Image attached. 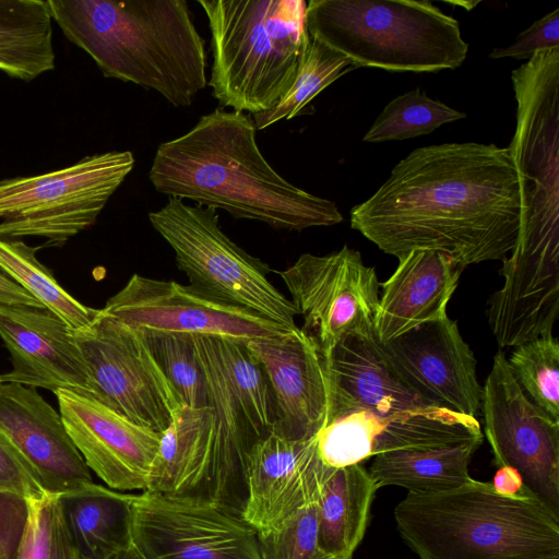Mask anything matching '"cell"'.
I'll return each mask as SVG.
<instances>
[{
    "label": "cell",
    "mask_w": 559,
    "mask_h": 559,
    "mask_svg": "<svg viewBox=\"0 0 559 559\" xmlns=\"http://www.w3.org/2000/svg\"><path fill=\"white\" fill-rule=\"evenodd\" d=\"M0 305L46 309L24 288L0 272Z\"/></svg>",
    "instance_id": "obj_39"
},
{
    "label": "cell",
    "mask_w": 559,
    "mask_h": 559,
    "mask_svg": "<svg viewBox=\"0 0 559 559\" xmlns=\"http://www.w3.org/2000/svg\"><path fill=\"white\" fill-rule=\"evenodd\" d=\"M29 514L16 559H80L58 495L28 501Z\"/></svg>",
    "instance_id": "obj_34"
},
{
    "label": "cell",
    "mask_w": 559,
    "mask_h": 559,
    "mask_svg": "<svg viewBox=\"0 0 559 559\" xmlns=\"http://www.w3.org/2000/svg\"><path fill=\"white\" fill-rule=\"evenodd\" d=\"M72 334L86 367L90 396L162 433L183 405L143 335L102 310Z\"/></svg>",
    "instance_id": "obj_9"
},
{
    "label": "cell",
    "mask_w": 559,
    "mask_h": 559,
    "mask_svg": "<svg viewBox=\"0 0 559 559\" xmlns=\"http://www.w3.org/2000/svg\"><path fill=\"white\" fill-rule=\"evenodd\" d=\"M394 520L419 559H559V519L538 500L501 495L488 481L408 492Z\"/></svg>",
    "instance_id": "obj_4"
},
{
    "label": "cell",
    "mask_w": 559,
    "mask_h": 559,
    "mask_svg": "<svg viewBox=\"0 0 559 559\" xmlns=\"http://www.w3.org/2000/svg\"><path fill=\"white\" fill-rule=\"evenodd\" d=\"M466 115L419 88L393 98L377 117L362 140L369 143L401 141L428 134Z\"/></svg>",
    "instance_id": "obj_30"
},
{
    "label": "cell",
    "mask_w": 559,
    "mask_h": 559,
    "mask_svg": "<svg viewBox=\"0 0 559 559\" xmlns=\"http://www.w3.org/2000/svg\"><path fill=\"white\" fill-rule=\"evenodd\" d=\"M183 406H209L207 390L194 336L141 333Z\"/></svg>",
    "instance_id": "obj_33"
},
{
    "label": "cell",
    "mask_w": 559,
    "mask_h": 559,
    "mask_svg": "<svg viewBox=\"0 0 559 559\" xmlns=\"http://www.w3.org/2000/svg\"><path fill=\"white\" fill-rule=\"evenodd\" d=\"M0 435L46 492L59 496L93 483L60 413L36 389L0 384Z\"/></svg>",
    "instance_id": "obj_19"
},
{
    "label": "cell",
    "mask_w": 559,
    "mask_h": 559,
    "mask_svg": "<svg viewBox=\"0 0 559 559\" xmlns=\"http://www.w3.org/2000/svg\"><path fill=\"white\" fill-rule=\"evenodd\" d=\"M211 32L207 84L221 107L255 115L294 83L310 35L304 0H199Z\"/></svg>",
    "instance_id": "obj_5"
},
{
    "label": "cell",
    "mask_w": 559,
    "mask_h": 559,
    "mask_svg": "<svg viewBox=\"0 0 559 559\" xmlns=\"http://www.w3.org/2000/svg\"><path fill=\"white\" fill-rule=\"evenodd\" d=\"M148 221L174 250L177 266L192 288L287 329L297 328L298 311L269 281V265L222 230L216 211L168 198L148 214Z\"/></svg>",
    "instance_id": "obj_7"
},
{
    "label": "cell",
    "mask_w": 559,
    "mask_h": 559,
    "mask_svg": "<svg viewBox=\"0 0 559 559\" xmlns=\"http://www.w3.org/2000/svg\"><path fill=\"white\" fill-rule=\"evenodd\" d=\"M305 20L311 38L355 69L438 72L460 67L468 51L459 22L431 1L310 0Z\"/></svg>",
    "instance_id": "obj_6"
},
{
    "label": "cell",
    "mask_w": 559,
    "mask_h": 559,
    "mask_svg": "<svg viewBox=\"0 0 559 559\" xmlns=\"http://www.w3.org/2000/svg\"><path fill=\"white\" fill-rule=\"evenodd\" d=\"M334 469L319 457L317 437L296 439L273 426L248 455L242 519L257 533L276 528L297 510L318 501Z\"/></svg>",
    "instance_id": "obj_15"
},
{
    "label": "cell",
    "mask_w": 559,
    "mask_h": 559,
    "mask_svg": "<svg viewBox=\"0 0 559 559\" xmlns=\"http://www.w3.org/2000/svg\"><path fill=\"white\" fill-rule=\"evenodd\" d=\"M47 0H0V71L32 81L56 67Z\"/></svg>",
    "instance_id": "obj_27"
},
{
    "label": "cell",
    "mask_w": 559,
    "mask_h": 559,
    "mask_svg": "<svg viewBox=\"0 0 559 559\" xmlns=\"http://www.w3.org/2000/svg\"><path fill=\"white\" fill-rule=\"evenodd\" d=\"M491 484L495 490L501 495L518 496L525 493L520 474L510 466L498 467Z\"/></svg>",
    "instance_id": "obj_40"
},
{
    "label": "cell",
    "mask_w": 559,
    "mask_h": 559,
    "mask_svg": "<svg viewBox=\"0 0 559 559\" xmlns=\"http://www.w3.org/2000/svg\"><path fill=\"white\" fill-rule=\"evenodd\" d=\"M379 487L361 464L335 468L317 501L319 546L330 559H353Z\"/></svg>",
    "instance_id": "obj_25"
},
{
    "label": "cell",
    "mask_w": 559,
    "mask_h": 559,
    "mask_svg": "<svg viewBox=\"0 0 559 559\" xmlns=\"http://www.w3.org/2000/svg\"><path fill=\"white\" fill-rule=\"evenodd\" d=\"M2 383V380H1V373H0V384Z\"/></svg>",
    "instance_id": "obj_42"
},
{
    "label": "cell",
    "mask_w": 559,
    "mask_h": 559,
    "mask_svg": "<svg viewBox=\"0 0 559 559\" xmlns=\"http://www.w3.org/2000/svg\"><path fill=\"white\" fill-rule=\"evenodd\" d=\"M131 536L143 559H261L257 532L241 515L154 491L133 496Z\"/></svg>",
    "instance_id": "obj_13"
},
{
    "label": "cell",
    "mask_w": 559,
    "mask_h": 559,
    "mask_svg": "<svg viewBox=\"0 0 559 559\" xmlns=\"http://www.w3.org/2000/svg\"><path fill=\"white\" fill-rule=\"evenodd\" d=\"M253 119L217 107L182 135L158 145L148 178L154 189L235 218L301 231L343 221L333 201L282 177L257 143Z\"/></svg>",
    "instance_id": "obj_2"
},
{
    "label": "cell",
    "mask_w": 559,
    "mask_h": 559,
    "mask_svg": "<svg viewBox=\"0 0 559 559\" xmlns=\"http://www.w3.org/2000/svg\"><path fill=\"white\" fill-rule=\"evenodd\" d=\"M354 69L345 56L310 38L287 93L272 109L252 115L257 129L263 130L282 119L289 120L300 115L320 92Z\"/></svg>",
    "instance_id": "obj_29"
},
{
    "label": "cell",
    "mask_w": 559,
    "mask_h": 559,
    "mask_svg": "<svg viewBox=\"0 0 559 559\" xmlns=\"http://www.w3.org/2000/svg\"><path fill=\"white\" fill-rule=\"evenodd\" d=\"M204 372L207 401L214 414L211 466L204 502L239 515L247 496L246 467L252 445L261 438L225 373L214 337L194 336Z\"/></svg>",
    "instance_id": "obj_21"
},
{
    "label": "cell",
    "mask_w": 559,
    "mask_h": 559,
    "mask_svg": "<svg viewBox=\"0 0 559 559\" xmlns=\"http://www.w3.org/2000/svg\"><path fill=\"white\" fill-rule=\"evenodd\" d=\"M480 408L493 465L514 468L524 492L559 519V420L526 396L502 350L493 357Z\"/></svg>",
    "instance_id": "obj_10"
},
{
    "label": "cell",
    "mask_w": 559,
    "mask_h": 559,
    "mask_svg": "<svg viewBox=\"0 0 559 559\" xmlns=\"http://www.w3.org/2000/svg\"><path fill=\"white\" fill-rule=\"evenodd\" d=\"M216 340L218 354L233 390L248 419L262 437L276 420L275 405L266 373L247 343Z\"/></svg>",
    "instance_id": "obj_31"
},
{
    "label": "cell",
    "mask_w": 559,
    "mask_h": 559,
    "mask_svg": "<svg viewBox=\"0 0 559 559\" xmlns=\"http://www.w3.org/2000/svg\"><path fill=\"white\" fill-rule=\"evenodd\" d=\"M380 347L400 377L435 405L474 416L483 388L476 359L456 321L445 317L418 325Z\"/></svg>",
    "instance_id": "obj_16"
},
{
    "label": "cell",
    "mask_w": 559,
    "mask_h": 559,
    "mask_svg": "<svg viewBox=\"0 0 559 559\" xmlns=\"http://www.w3.org/2000/svg\"><path fill=\"white\" fill-rule=\"evenodd\" d=\"M559 48V8L534 22L504 48H495L489 58L530 60L537 52Z\"/></svg>",
    "instance_id": "obj_36"
},
{
    "label": "cell",
    "mask_w": 559,
    "mask_h": 559,
    "mask_svg": "<svg viewBox=\"0 0 559 559\" xmlns=\"http://www.w3.org/2000/svg\"><path fill=\"white\" fill-rule=\"evenodd\" d=\"M261 559H330L319 546L317 501L288 516L276 528L257 533Z\"/></svg>",
    "instance_id": "obj_35"
},
{
    "label": "cell",
    "mask_w": 559,
    "mask_h": 559,
    "mask_svg": "<svg viewBox=\"0 0 559 559\" xmlns=\"http://www.w3.org/2000/svg\"><path fill=\"white\" fill-rule=\"evenodd\" d=\"M64 36L105 78L190 106L207 85V56L185 0H47Z\"/></svg>",
    "instance_id": "obj_3"
},
{
    "label": "cell",
    "mask_w": 559,
    "mask_h": 559,
    "mask_svg": "<svg viewBox=\"0 0 559 559\" xmlns=\"http://www.w3.org/2000/svg\"><path fill=\"white\" fill-rule=\"evenodd\" d=\"M335 393V418L355 412L384 417L435 405L394 370L374 334L343 338L326 356Z\"/></svg>",
    "instance_id": "obj_23"
},
{
    "label": "cell",
    "mask_w": 559,
    "mask_h": 559,
    "mask_svg": "<svg viewBox=\"0 0 559 559\" xmlns=\"http://www.w3.org/2000/svg\"><path fill=\"white\" fill-rule=\"evenodd\" d=\"M483 439L428 450H397L378 454L368 469L380 488L400 486L415 495L455 489L472 477L468 464Z\"/></svg>",
    "instance_id": "obj_26"
},
{
    "label": "cell",
    "mask_w": 559,
    "mask_h": 559,
    "mask_svg": "<svg viewBox=\"0 0 559 559\" xmlns=\"http://www.w3.org/2000/svg\"><path fill=\"white\" fill-rule=\"evenodd\" d=\"M522 216L518 171L508 147L475 142L414 150L386 181L350 211V226L397 259L432 250L463 269L503 260Z\"/></svg>",
    "instance_id": "obj_1"
},
{
    "label": "cell",
    "mask_w": 559,
    "mask_h": 559,
    "mask_svg": "<svg viewBox=\"0 0 559 559\" xmlns=\"http://www.w3.org/2000/svg\"><path fill=\"white\" fill-rule=\"evenodd\" d=\"M53 393L66 430L88 468L111 489L146 490L160 433L91 396L62 389Z\"/></svg>",
    "instance_id": "obj_18"
},
{
    "label": "cell",
    "mask_w": 559,
    "mask_h": 559,
    "mask_svg": "<svg viewBox=\"0 0 559 559\" xmlns=\"http://www.w3.org/2000/svg\"><path fill=\"white\" fill-rule=\"evenodd\" d=\"M247 347L263 367L273 394V426L296 439H311L335 418V393L326 357L300 328Z\"/></svg>",
    "instance_id": "obj_17"
},
{
    "label": "cell",
    "mask_w": 559,
    "mask_h": 559,
    "mask_svg": "<svg viewBox=\"0 0 559 559\" xmlns=\"http://www.w3.org/2000/svg\"><path fill=\"white\" fill-rule=\"evenodd\" d=\"M28 514L26 499L0 491V559H16Z\"/></svg>",
    "instance_id": "obj_38"
},
{
    "label": "cell",
    "mask_w": 559,
    "mask_h": 559,
    "mask_svg": "<svg viewBox=\"0 0 559 559\" xmlns=\"http://www.w3.org/2000/svg\"><path fill=\"white\" fill-rule=\"evenodd\" d=\"M0 491L17 495L27 501L40 499L47 493L14 449L1 435Z\"/></svg>",
    "instance_id": "obj_37"
},
{
    "label": "cell",
    "mask_w": 559,
    "mask_h": 559,
    "mask_svg": "<svg viewBox=\"0 0 559 559\" xmlns=\"http://www.w3.org/2000/svg\"><path fill=\"white\" fill-rule=\"evenodd\" d=\"M0 337L12 361L2 383L91 395L72 329L48 309L0 305Z\"/></svg>",
    "instance_id": "obj_20"
},
{
    "label": "cell",
    "mask_w": 559,
    "mask_h": 559,
    "mask_svg": "<svg viewBox=\"0 0 559 559\" xmlns=\"http://www.w3.org/2000/svg\"><path fill=\"white\" fill-rule=\"evenodd\" d=\"M39 247L0 238V270L72 330L90 325L100 310L84 306L57 282L36 257Z\"/></svg>",
    "instance_id": "obj_28"
},
{
    "label": "cell",
    "mask_w": 559,
    "mask_h": 559,
    "mask_svg": "<svg viewBox=\"0 0 559 559\" xmlns=\"http://www.w3.org/2000/svg\"><path fill=\"white\" fill-rule=\"evenodd\" d=\"M463 267L449 255L413 250L399 258L393 274L380 283L374 335L383 343L445 317Z\"/></svg>",
    "instance_id": "obj_22"
},
{
    "label": "cell",
    "mask_w": 559,
    "mask_h": 559,
    "mask_svg": "<svg viewBox=\"0 0 559 559\" xmlns=\"http://www.w3.org/2000/svg\"><path fill=\"white\" fill-rule=\"evenodd\" d=\"M278 274L304 317L301 331L325 357L346 336L374 334L380 282L359 251L305 253Z\"/></svg>",
    "instance_id": "obj_11"
},
{
    "label": "cell",
    "mask_w": 559,
    "mask_h": 559,
    "mask_svg": "<svg viewBox=\"0 0 559 559\" xmlns=\"http://www.w3.org/2000/svg\"><path fill=\"white\" fill-rule=\"evenodd\" d=\"M146 334L205 336L248 343L283 336L295 329L202 295L190 285L133 274L100 309Z\"/></svg>",
    "instance_id": "obj_12"
},
{
    "label": "cell",
    "mask_w": 559,
    "mask_h": 559,
    "mask_svg": "<svg viewBox=\"0 0 559 559\" xmlns=\"http://www.w3.org/2000/svg\"><path fill=\"white\" fill-rule=\"evenodd\" d=\"M526 396L559 420V342L545 335L514 348L508 359Z\"/></svg>",
    "instance_id": "obj_32"
},
{
    "label": "cell",
    "mask_w": 559,
    "mask_h": 559,
    "mask_svg": "<svg viewBox=\"0 0 559 559\" xmlns=\"http://www.w3.org/2000/svg\"><path fill=\"white\" fill-rule=\"evenodd\" d=\"M111 559H143L133 547L129 548L126 551L120 552Z\"/></svg>",
    "instance_id": "obj_41"
},
{
    "label": "cell",
    "mask_w": 559,
    "mask_h": 559,
    "mask_svg": "<svg viewBox=\"0 0 559 559\" xmlns=\"http://www.w3.org/2000/svg\"><path fill=\"white\" fill-rule=\"evenodd\" d=\"M475 439L484 436L474 416L430 405L384 417L346 414L319 432L317 450L326 466L340 468L390 451L428 450Z\"/></svg>",
    "instance_id": "obj_14"
},
{
    "label": "cell",
    "mask_w": 559,
    "mask_h": 559,
    "mask_svg": "<svg viewBox=\"0 0 559 559\" xmlns=\"http://www.w3.org/2000/svg\"><path fill=\"white\" fill-rule=\"evenodd\" d=\"M133 496L94 481L59 495L80 559H111L132 547Z\"/></svg>",
    "instance_id": "obj_24"
},
{
    "label": "cell",
    "mask_w": 559,
    "mask_h": 559,
    "mask_svg": "<svg viewBox=\"0 0 559 559\" xmlns=\"http://www.w3.org/2000/svg\"><path fill=\"white\" fill-rule=\"evenodd\" d=\"M134 164L130 151H110L50 173L0 180V238L39 237L46 246H62L95 224Z\"/></svg>",
    "instance_id": "obj_8"
}]
</instances>
